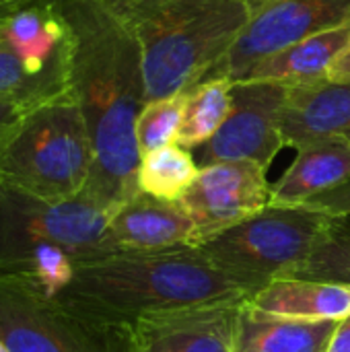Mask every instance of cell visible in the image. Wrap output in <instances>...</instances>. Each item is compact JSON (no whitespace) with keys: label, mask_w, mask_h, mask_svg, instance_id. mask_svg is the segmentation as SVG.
<instances>
[{"label":"cell","mask_w":350,"mask_h":352,"mask_svg":"<svg viewBox=\"0 0 350 352\" xmlns=\"http://www.w3.org/2000/svg\"><path fill=\"white\" fill-rule=\"evenodd\" d=\"M54 2L72 31L70 91L93 144L85 194L116 210L140 192L136 118L146 103L140 41L124 0Z\"/></svg>","instance_id":"1"},{"label":"cell","mask_w":350,"mask_h":352,"mask_svg":"<svg viewBox=\"0 0 350 352\" xmlns=\"http://www.w3.org/2000/svg\"><path fill=\"white\" fill-rule=\"evenodd\" d=\"M256 291L212 264L200 248L113 252L80 260L58 295L83 314L132 326L146 314L250 299Z\"/></svg>","instance_id":"2"},{"label":"cell","mask_w":350,"mask_h":352,"mask_svg":"<svg viewBox=\"0 0 350 352\" xmlns=\"http://www.w3.org/2000/svg\"><path fill=\"white\" fill-rule=\"evenodd\" d=\"M136 29L146 101L188 93L229 54L252 0H124Z\"/></svg>","instance_id":"3"},{"label":"cell","mask_w":350,"mask_h":352,"mask_svg":"<svg viewBox=\"0 0 350 352\" xmlns=\"http://www.w3.org/2000/svg\"><path fill=\"white\" fill-rule=\"evenodd\" d=\"M93 171V144L83 109L72 95L19 109L0 136V186L66 200L85 192Z\"/></svg>","instance_id":"4"},{"label":"cell","mask_w":350,"mask_h":352,"mask_svg":"<svg viewBox=\"0 0 350 352\" xmlns=\"http://www.w3.org/2000/svg\"><path fill=\"white\" fill-rule=\"evenodd\" d=\"M340 217L307 204H270L198 248L212 264L258 293L272 280L293 278Z\"/></svg>","instance_id":"5"},{"label":"cell","mask_w":350,"mask_h":352,"mask_svg":"<svg viewBox=\"0 0 350 352\" xmlns=\"http://www.w3.org/2000/svg\"><path fill=\"white\" fill-rule=\"evenodd\" d=\"M113 212L85 192L43 200L0 186V274L27 276L50 248L66 250L76 262L101 256Z\"/></svg>","instance_id":"6"},{"label":"cell","mask_w":350,"mask_h":352,"mask_svg":"<svg viewBox=\"0 0 350 352\" xmlns=\"http://www.w3.org/2000/svg\"><path fill=\"white\" fill-rule=\"evenodd\" d=\"M0 338L10 352H132V326L91 318L19 274H0Z\"/></svg>","instance_id":"7"},{"label":"cell","mask_w":350,"mask_h":352,"mask_svg":"<svg viewBox=\"0 0 350 352\" xmlns=\"http://www.w3.org/2000/svg\"><path fill=\"white\" fill-rule=\"evenodd\" d=\"M350 21V0H252V16L225 60L204 78L239 80L262 58Z\"/></svg>","instance_id":"8"},{"label":"cell","mask_w":350,"mask_h":352,"mask_svg":"<svg viewBox=\"0 0 350 352\" xmlns=\"http://www.w3.org/2000/svg\"><path fill=\"white\" fill-rule=\"evenodd\" d=\"M289 89L274 82L235 80L233 107L223 128L202 144L196 155L198 167L221 161H254L266 171L283 138V109Z\"/></svg>","instance_id":"9"},{"label":"cell","mask_w":350,"mask_h":352,"mask_svg":"<svg viewBox=\"0 0 350 352\" xmlns=\"http://www.w3.org/2000/svg\"><path fill=\"white\" fill-rule=\"evenodd\" d=\"M179 202L194 221L198 248L268 208L272 186L266 169L254 161H221L200 167Z\"/></svg>","instance_id":"10"},{"label":"cell","mask_w":350,"mask_h":352,"mask_svg":"<svg viewBox=\"0 0 350 352\" xmlns=\"http://www.w3.org/2000/svg\"><path fill=\"white\" fill-rule=\"evenodd\" d=\"M0 35L31 76L70 91L72 31L54 0H23L0 10Z\"/></svg>","instance_id":"11"},{"label":"cell","mask_w":350,"mask_h":352,"mask_svg":"<svg viewBox=\"0 0 350 352\" xmlns=\"http://www.w3.org/2000/svg\"><path fill=\"white\" fill-rule=\"evenodd\" d=\"M243 301H215L146 314L132 324V352H233Z\"/></svg>","instance_id":"12"},{"label":"cell","mask_w":350,"mask_h":352,"mask_svg":"<svg viewBox=\"0 0 350 352\" xmlns=\"http://www.w3.org/2000/svg\"><path fill=\"white\" fill-rule=\"evenodd\" d=\"M194 221L179 200H161L138 192L116 208L103 237L101 256L113 252H157L184 245L194 248Z\"/></svg>","instance_id":"13"},{"label":"cell","mask_w":350,"mask_h":352,"mask_svg":"<svg viewBox=\"0 0 350 352\" xmlns=\"http://www.w3.org/2000/svg\"><path fill=\"white\" fill-rule=\"evenodd\" d=\"M285 146L301 148L318 140L350 144V80H322L289 89L283 109Z\"/></svg>","instance_id":"14"},{"label":"cell","mask_w":350,"mask_h":352,"mask_svg":"<svg viewBox=\"0 0 350 352\" xmlns=\"http://www.w3.org/2000/svg\"><path fill=\"white\" fill-rule=\"evenodd\" d=\"M350 43V21L309 35L254 64L239 80L274 82L287 89L316 85L328 78L330 68Z\"/></svg>","instance_id":"15"},{"label":"cell","mask_w":350,"mask_h":352,"mask_svg":"<svg viewBox=\"0 0 350 352\" xmlns=\"http://www.w3.org/2000/svg\"><path fill=\"white\" fill-rule=\"evenodd\" d=\"M340 320H295L239 307L233 352H326Z\"/></svg>","instance_id":"16"},{"label":"cell","mask_w":350,"mask_h":352,"mask_svg":"<svg viewBox=\"0 0 350 352\" xmlns=\"http://www.w3.org/2000/svg\"><path fill=\"white\" fill-rule=\"evenodd\" d=\"M350 182V144L318 140L297 148L293 165L272 184L274 206H301Z\"/></svg>","instance_id":"17"},{"label":"cell","mask_w":350,"mask_h":352,"mask_svg":"<svg viewBox=\"0 0 350 352\" xmlns=\"http://www.w3.org/2000/svg\"><path fill=\"white\" fill-rule=\"evenodd\" d=\"M248 303L264 314L295 320H344L350 316V287L334 283L283 278L272 280Z\"/></svg>","instance_id":"18"},{"label":"cell","mask_w":350,"mask_h":352,"mask_svg":"<svg viewBox=\"0 0 350 352\" xmlns=\"http://www.w3.org/2000/svg\"><path fill=\"white\" fill-rule=\"evenodd\" d=\"M233 107V82L229 78H208L188 91L186 111L177 134L179 146L194 151L206 144L227 122Z\"/></svg>","instance_id":"19"},{"label":"cell","mask_w":350,"mask_h":352,"mask_svg":"<svg viewBox=\"0 0 350 352\" xmlns=\"http://www.w3.org/2000/svg\"><path fill=\"white\" fill-rule=\"evenodd\" d=\"M198 173L200 167L194 155L179 144H169L142 157L138 190L161 200H179Z\"/></svg>","instance_id":"20"},{"label":"cell","mask_w":350,"mask_h":352,"mask_svg":"<svg viewBox=\"0 0 350 352\" xmlns=\"http://www.w3.org/2000/svg\"><path fill=\"white\" fill-rule=\"evenodd\" d=\"M293 278L350 287V217L342 214L334 223Z\"/></svg>","instance_id":"21"},{"label":"cell","mask_w":350,"mask_h":352,"mask_svg":"<svg viewBox=\"0 0 350 352\" xmlns=\"http://www.w3.org/2000/svg\"><path fill=\"white\" fill-rule=\"evenodd\" d=\"M188 93L146 101L136 118V142L140 155L175 144L186 111Z\"/></svg>","instance_id":"22"},{"label":"cell","mask_w":350,"mask_h":352,"mask_svg":"<svg viewBox=\"0 0 350 352\" xmlns=\"http://www.w3.org/2000/svg\"><path fill=\"white\" fill-rule=\"evenodd\" d=\"M56 95L62 93L31 76L0 35V105L29 107Z\"/></svg>","instance_id":"23"},{"label":"cell","mask_w":350,"mask_h":352,"mask_svg":"<svg viewBox=\"0 0 350 352\" xmlns=\"http://www.w3.org/2000/svg\"><path fill=\"white\" fill-rule=\"evenodd\" d=\"M307 206L322 208V210H328V212H334V214L350 217V182L342 184L336 190H330V192L314 198L311 202H307Z\"/></svg>","instance_id":"24"},{"label":"cell","mask_w":350,"mask_h":352,"mask_svg":"<svg viewBox=\"0 0 350 352\" xmlns=\"http://www.w3.org/2000/svg\"><path fill=\"white\" fill-rule=\"evenodd\" d=\"M326 352H350V316L338 322V328Z\"/></svg>","instance_id":"25"},{"label":"cell","mask_w":350,"mask_h":352,"mask_svg":"<svg viewBox=\"0 0 350 352\" xmlns=\"http://www.w3.org/2000/svg\"><path fill=\"white\" fill-rule=\"evenodd\" d=\"M330 80H350V43L328 72Z\"/></svg>","instance_id":"26"},{"label":"cell","mask_w":350,"mask_h":352,"mask_svg":"<svg viewBox=\"0 0 350 352\" xmlns=\"http://www.w3.org/2000/svg\"><path fill=\"white\" fill-rule=\"evenodd\" d=\"M19 109H23V107H14V105H0V136H2V132L6 130V126L12 122V118L19 113Z\"/></svg>","instance_id":"27"},{"label":"cell","mask_w":350,"mask_h":352,"mask_svg":"<svg viewBox=\"0 0 350 352\" xmlns=\"http://www.w3.org/2000/svg\"><path fill=\"white\" fill-rule=\"evenodd\" d=\"M19 2H23V0H0V10H4V8H8V6H14V4H19Z\"/></svg>","instance_id":"28"},{"label":"cell","mask_w":350,"mask_h":352,"mask_svg":"<svg viewBox=\"0 0 350 352\" xmlns=\"http://www.w3.org/2000/svg\"><path fill=\"white\" fill-rule=\"evenodd\" d=\"M0 352H10L8 351V346H6V342H4L2 338H0Z\"/></svg>","instance_id":"29"},{"label":"cell","mask_w":350,"mask_h":352,"mask_svg":"<svg viewBox=\"0 0 350 352\" xmlns=\"http://www.w3.org/2000/svg\"><path fill=\"white\" fill-rule=\"evenodd\" d=\"M128 2H142V0H128Z\"/></svg>","instance_id":"30"}]
</instances>
